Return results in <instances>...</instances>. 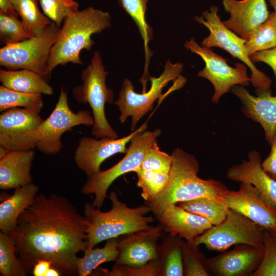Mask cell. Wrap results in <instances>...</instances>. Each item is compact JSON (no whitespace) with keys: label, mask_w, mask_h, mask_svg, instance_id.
Masks as SVG:
<instances>
[{"label":"cell","mask_w":276,"mask_h":276,"mask_svg":"<svg viewBox=\"0 0 276 276\" xmlns=\"http://www.w3.org/2000/svg\"><path fill=\"white\" fill-rule=\"evenodd\" d=\"M110 19L108 12L92 7L65 17L51 51L45 78L50 77L58 65L68 63L82 64L81 51L91 50L95 43L91 36L109 28Z\"/></svg>","instance_id":"3"},{"label":"cell","mask_w":276,"mask_h":276,"mask_svg":"<svg viewBox=\"0 0 276 276\" xmlns=\"http://www.w3.org/2000/svg\"><path fill=\"white\" fill-rule=\"evenodd\" d=\"M171 163V155L162 151L156 142L147 152L139 168L169 173Z\"/></svg>","instance_id":"38"},{"label":"cell","mask_w":276,"mask_h":276,"mask_svg":"<svg viewBox=\"0 0 276 276\" xmlns=\"http://www.w3.org/2000/svg\"><path fill=\"white\" fill-rule=\"evenodd\" d=\"M118 238L106 240L102 248H93L85 251L77 262V274L80 276L92 275L93 271L103 263L117 260Z\"/></svg>","instance_id":"27"},{"label":"cell","mask_w":276,"mask_h":276,"mask_svg":"<svg viewBox=\"0 0 276 276\" xmlns=\"http://www.w3.org/2000/svg\"><path fill=\"white\" fill-rule=\"evenodd\" d=\"M15 107H22L40 112L43 108L42 94L14 91L0 86V111Z\"/></svg>","instance_id":"31"},{"label":"cell","mask_w":276,"mask_h":276,"mask_svg":"<svg viewBox=\"0 0 276 276\" xmlns=\"http://www.w3.org/2000/svg\"><path fill=\"white\" fill-rule=\"evenodd\" d=\"M108 197L112 207L107 212H102L89 203L84 206L83 215L88 222L87 246L85 251L91 250L103 241L149 229L155 220L156 218L152 216H146L151 211L146 204L129 208L119 199L114 191Z\"/></svg>","instance_id":"4"},{"label":"cell","mask_w":276,"mask_h":276,"mask_svg":"<svg viewBox=\"0 0 276 276\" xmlns=\"http://www.w3.org/2000/svg\"><path fill=\"white\" fill-rule=\"evenodd\" d=\"M270 6L273 9L274 12L276 13V0H267Z\"/></svg>","instance_id":"44"},{"label":"cell","mask_w":276,"mask_h":276,"mask_svg":"<svg viewBox=\"0 0 276 276\" xmlns=\"http://www.w3.org/2000/svg\"><path fill=\"white\" fill-rule=\"evenodd\" d=\"M11 2L26 31L32 37L40 34L52 22L39 10V0H11Z\"/></svg>","instance_id":"28"},{"label":"cell","mask_w":276,"mask_h":276,"mask_svg":"<svg viewBox=\"0 0 276 276\" xmlns=\"http://www.w3.org/2000/svg\"><path fill=\"white\" fill-rule=\"evenodd\" d=\"M271 150L269 155L262 162L263 169L271 178L276 180V135L270 143Z\"/></svg>","instance_id":"40"},{"label":"cell","mask_w":276,"mask_h":276,"mask_svg":"<svg viewBox=\"0 0 276 276\" xmlns=\"http://www.w3.org/2000/svg\"><path fill=\"white\" fill-rule=\"evenodd\" d=\"M224 201L228 207L264 229L276 228V208L270 205L251 184L240 182L237 191L227 190Z\"/></svg>","instance_id":"16"},{"label":"cell","mask_w":276,"mask_h":276,"mask_svg":"<svg viewBox=\"0 0 276 276\" xmlns=\"http://www.w3.org/2000/svg\"><path fill=\"white\" fill-rule=\"evenodd\" d=\"M34 149L10 151L0 157V189L8 190L32 182L31 169Z\"/></svg>","instance_id":"22"},{"label":"cell","mask_w":276,"mask_h":276,"mask_svg":"<svg viewBox=\"0 0 276 276\" xmlns=\"http://www.w3.org/2000/svg\"><path fill=\"white\" fill-rule=\"evenodd\" d=\"M271 231V230H270ZM273 234L276 236V228L273 231H271Z\"/></svg>","instance_id":"45"},{"label":"cell","mask_w":276,"mask_h":276,"mask_svg":"<svg viewBox=\"0 0 276 276\" xmlns=\"http://www.w3.org/2000/svg\"><path fill=\"white\" fill-rule=\"evenodd\" d=\"M171 155V166L165 188L154 200L145 203L154 216L168 204L200 197L224 201L227 188L219 181L199 177V163L194 155L179 148Z\"/></svg>","instance_id":"2"},{"label":"cell","mask_w":276,"mask_h":276,"mask_svg":"<svg viewBox=\"0 0 276 276\" xmlns=\"http://www.w3.org/2000/svg\"><path fill=\"white\" fill-rule=\"evenodd\" d=\"M263 242V258L251 276H276V236L270 230L264 229Z\"/></svg>","instance_id":"36"},{"label":"cell","mask_w":276,"mask_h":276,"mask_svg":"<svg viewBox=\"0 0 276 276\" xmlns=\"http://www.w3.org/2000/svg\"><path fill=\"white\" fill-rule=\"evenodd\" d=\"M184 45L187 50L199 55L205 63L204 67L198 72V77L208 79L213 85L212 102L217 103L222 96L229 92L234 86H248L251 82L244 63H236L235 67H232L227 64L226 59L211 49L200 46L193 38L187 41Z\"/></svg>","instance_id":"12"},{"label":"cell","mask_w":276,"mask_h":276,"mask_svg":"<svg viewBox=\"0 0 276 276\" xmlns=\"http://www.w3.org/2000/svg\"><path fill=\"white\" fill-rule=\"evenodd\" d=\"M161 133L160 129L137 132L131 140L125 155L120 162L107 170L87 176L81 192L84 195H94L91 203L94 207L102 208L108 197V189L116 179L127 173L134 172L140 167L147 152Z\"/></svg>","instance_id":"6"},{"label":"cell","mask_w":276,"mask_h":276,"mask_svg":"<svg viewBox=\"0 0 276 276\" xmlns=\"http://www.w3.org/2000/svg\"><path fill=\"white\" fill-rule=\"evenodd\" d=\"M164 231L159 224L151 228L124 235L118 238L116 264L133 268L143 267L157 259L158 240Z\"/></svg>","instance_id":"15"},{"label":"cell","mask_w":276,"mask_h":276,"mask_svg":"<svg viewBox=\"0 0 276 276\" xmlns=\"http://www.w3.org/2000/svg\"><path fill=\"white\" fill-rule=\"evenodd\" d=\"M18 15L0 11V41L5 45L15 44L32 37Z\"/></svg>","instance_id":"35"},{"label":"cell","mask_w":276,"mask_h":276,"mask_svg":"<svg viewBox=\"0 0 276 276\" xmlns=\"http://www.w3.org/2000/svg\"><path fill=\"white\" fill-rule=\"evenodd\" d=\"M146 128L147 123H145L137 130L122 138L82 137L74 153L76 165L87 176L99 172L104 160L117 153H126L128 143L137 132L145 131Z\"/></svg>","instance_id":"14"},{"label":"cell","mask_w":276,"mask_h":276,"mask_svg":"<svg viewBox=\"0 0 276 276\" xmlns=\"http://www.w3.org/2000/svg\"><path fill=\"white\" fill-rule=\"evenodd\" d=\"M60 27L52 22L40 34L0 49V65L9 70L27 69L44 78L51 51Z\"/></svg>","instance_id":"8"},{"label":"cell","mask_w":276,"mask_h":276,"mask_svg":"<svg viewBox=\"0 0 276 276\" xmlns=\"http://www.w3.org/2000/svg\"><path fill=\"white\" fill-rule=\"evenodd\" d=\"M61 275L60 272L55 268L51 267L47 271L45 276Z\"/></svg>","instance_id":"43"},{"label":"cell","mask_w":276,"mask_h":276,"mask_svg":"<svg viewBox=\"0 0 276 276\" xmlns=\"http://www.w3.org/2000/svg\"><path fill=\"white\" fill-rule=\"evenodd\" d=\"M264 232L263 228L229 209L221 223L212 225L192 240L196 245L204 244L208 250L223 251L239 244L263 246Z\"/></svg>","instance_id":"10"},{"label":"cell","mask_w":276,"mask_h":276,"mask_svg":"<svg viewBox=\"0 0 276 276\" xmlns=\"http://www.w3.org/2000/svg\"><path fill=\"white\" fill-rule=\"evenodd\" d=\"M165 233L192 240L213 225L205 218L191 213L177 204L164 206L155 216Z\"/></svg>","instance_id":"20"},{"label":"cell","mask_w":276,"mask_h":276,"mask_svg":"<svg viewBox=\"0 0 276 276\" xmlns=\"http://www.w3.org/2000/svg\"><path fill=\"white\" fill-rule=\"evenodd\" d=\"M261 163L259 152L252 150L247 155V160L243 159L228 169L226 176L232 181L251 184L270 205L276 208V180L265 172Z\"/></svg>","instance_id":"21"},{"label":"cell","mask_w":276,"mask_h":276,"mask_svg":"<svg viewBox=\"0 0 276 276\" xmlns=\"http://www.w3.org/2000/svg\"><path fill=\"white\" fill-rule=\"evenodd\" d=\"M94 119L89 110L73 112L69 107L67 91L61 87L58 101L49 117L38 127L35 136L36 148L47 155L58 153L63 144L62 135L73 127L93 126Z\"/></svg>","instance_id":"11"},{"label":"cell","mask_w":276,"mask_h":276,"mask_svg":"<svg viewBox=\"0 0 276 276\" xmlns=\"http://www.w3.org/2000/svg\"><path fill=\"white\" fill-rule=\"evenodd\" d=\"M194 19L210 31L209 35L201 42V46L209 49L212 47L222 49L246 65L251 71V83L256 88L257 95L271 92V80L257 68L246 53L245 48L246 40L224 25L218 15L216 6H211L209 10L202 13L201 16H195Z\"/></svg>","instance_id":"7"},{"label":"cell","mask_w":276,"mask_h":276,"mask_svg":"<svg viewBox=\"0 0 276 276\" xmlns=\"http://www.w3.org/2000/svg\"><path fill=\"white\" fill-rule=\"evenodd\" d=\"M108 74L103 64L100 53L96 51L89 64L81 73L82 83L75 86L72 90L76 101L88 104L91 108L94 119L91 134L98 139L104 137L119 138L105 115V104L114 103L113 90L106 84Z\"/></svg>","instance_id":"5"},{"label":"cell","mask_w":276,"mask_h":276,"mask_svg":"<svg viewBox=\"0 0 276 276\" xmlns=\"http://www.w3.org/2000/svg\"><path fill=\"white\" fill-rule=\"evenodd\" d=\"M27 272L17 257L14 240L9 234L1 232V274L3 276H25Z\"/></svg>","instance_id":"33"},{"label":"cell","mask_w":276,"mask_h":276,"mask_svg":"<svg viewBox=\"0 0 276 276\" xmlns=\"http://www.w3.org/2000/svg\"><path fill=\"white\" fill-rule=\"evenodd\" d=\"M0 81L4 87L16 91L51 95L53 89L44 78L27 69L0 70Z\"/></svg>","instance_id":"24"},{"label":"cell","mask_w":276,"mask_h":276,"mask_svg":"<svg viewBox=\"0 0 276 276\" xmlns=\"http://www.w3.org/2000/svg\"><path fill=\"white\" fill-rule=\"evenodd\" d=\"M231 90L241 102L244 114L263 127L265 139L270 144L276 135V95L272 96L271 92H267L255 96L239 85Z\"/></svg>","instance_id":"19"},{"label":"cell","mask_w":276,"mask_h":276,"mask_svg":"<svg viewBox=\"0 0 276 276\" xmlns=\"http://www.w3.org/2000/svg\"><path fill=\"white\" fill-rule=\"evenodd\" d=\"M264 253L263 245L239 244L229 251L208 259L212 275L217 276L251 275L259 267Z\"/></svg>","instance_id":"17"},{"label":"cell","mask_w":276,"mask_h":276,"mask_svg":"<svg viewBox=\"0 0 276 276\" xmlns=\"http://www.w3.org/2000/svg\"><path fill=\"white\" fill-rule=\"evenodd\" d=\"M43 14L60 27L64 19L78 11L79 4L74 0H39Z\"/></svg>","instance_id":"37"},{"label":"cell","mask_w":276,"mask_h":276,"mask_svg":"<svg viewBox=\"0 0 276 276\" xmlns=\"http://www.w3.org/2000/svg\"><path fill=\"white\" fill-rule=\"evenodd\" d=\"M222 4L224 10L230 14L223 24L246 40L270 14L265 0H222Z\"/></svg>","instance_id":"18"},{"label":"cell","mask_w":276,"mask_h":276,"mask_svg":"<svg viewBox=\"0 0 276 276\" xmlns=\"http://www.w3.org/2000/svg\"><path fill=\"white\" fill-rule=\"evenodd\" d=\"M176 204L187 211L205 218L213 225L221 223L229 210L224 201L206 197Z\"/></svg>","instance_id":"29"},{"label":"cell","mask_w":276,"mask_h":276,"mask_svg":"<svg viewBox=\"0 0 276 276\" xmlns=\"http://www.w3.org/2000/svg\"><path fill=\"white\" fill-rule=\"evenodd\" d=\"M159 244L157 276H184L182 238L166 233Z\"/></svg>","instance_id":"25"},{"label":"cell","mask_w":276,"mask_h":276,"mask_svg":"<svg viewBox=\"0 0 276 276\" xmlns=\"http://www.w3.org/2000/svg\"><path fill=\"white\" fill-rule=\"evenodd\" d=\"M182 63H172L167 60L164 70L158 77H150L151 87L147 91L137 93L131 81L126 78L123 83L118 99L114 102L121 112L120 122L131 117V130L134 131L137 123L153 108L154 103L162 96L164 88L171 80H176L183 70Z\"/></svg>","instance_id":"9"},{"label":"cell","mask_w":276,"mask_h":276,"mask_svg":"<svg viewBox=\"0 0 276 276\" xmlns=\"http://www.w3.org/2000/svg\"><path fill=\"white\" fill-rule=\"evenodd\" d=\"M192 240H182V255L185 276L212 275L208 259Z\"/></svg>","instance_id":"32"},{"label":"cell","mask_w":276,"mask_h":276,"mask_svg":"<svg viewBox=\"0 0 276 276\" xmlns=\"http://www.w3.org/2000/svg\"><path fill=\"white\" fill-rule=\"evenodd\" d=\"M35 111L19 107L0 115V146L9 151L34 149L36 132L43 120Z\"/></svg>","instance_id":"13"},{"label":"cell","mask_w":276,"mask_h":276,"mask_svg":"<svg viewBox=\"0 0 276 276\" xmlns=\"http://www.w3.org/2000/svg\"><path fill=\"white\" fill-rule=\"evenodd\" d=\"M11 0H0V11L18 15L13 9Z\"/></svg>","instance_id":"42"},{"label":"cell","mask_w":276,"mask_h":276,"mask_svg":"<svg viewBox=\"0 0 276 276\" xmlns=\"http://www.w3.org/2000/svg\"><path fill=\"white\" fill-rule=\"evenodd\" d=\"M39 188L31 182L14 189L12 195L7 197L0 204V229L10 234L17 226L21 214L33 202Z\"/></svg>","instance_id":"23"},{"label":"cell","mask_w":276,"mask_h":276,"mask_svg":"<svg viewBox=\"0 0 276 276\" xmlns=\"http://www.w3.org/2000/svg\"><path fill=\"white\" fill-rule=\"evenodd\" d=\"M249 58L254 63L262 62L272 68L275 76L276 87V47L271 49L256 52L249 56Z\"/></svg>","instance_id":"39"},{"label":"cell","mask_w":276,"mask_h":276,"mask_svg":"<svg viewBox=\"0 0 276 276\" xmlns=\"http://www.w3.org/2000/svg\"><path fill=\"white\" fill-rule=\"evenodd\" d=\"M52 266V263L45 260H40L34 265L32 273L34 276H45L48 270Z\"/></svg>","instance_id":"41"},{"label":"cell","mask_w":276,"mask_h":276,"mask_svg":"<svg viewBox=\"0 0 276 276\" xmlns=\"http://www.w3.org/2000/svg\"><path fill=\"white\" fill-rule=\"evenodd\" d=\"M276 47V13L269 14L267 19L258 26L245 43L249 57L256 52Z\"/></svg>","instance_id":"30"},{"label":"cell","mask_w":276,"mask_h":276,"mask_svg":"<svg viewBox=\"0 0 276 276\" xmlns=\"http://www.w3.org/2000/svg\"><path fill=\"white\" fill-rule=\"evenodd\" d=\"M137 175V186L142 190L141 196L145 202L154 200L165 188L169 173L146 170L139 168L134 171Z\"/></svg>","instance_id":"34"},{"label":"cell","mask_w":276,"mask_h":276,"mask_svg":"<svg viewBox=\"0 0 276 276\" xmlns=\"http://www.w3.org/2000/svg\"><path fill=\"white\" fill-rule=\"evenodd\" d=\"M120 6L131 17L136 24L144 42L145 56L144 72L142 82L146 83L148 76V65L153 52L149 49L148 43L153 39L152 27L146 19L148 0H118Z\"/></svg>","instance_id":"26"},{"label":"cell","mask_w":276,"mask_h":276,"mask_svg":"<svg viewBox=\"0 0 276 276\" xmlns=\"http://www.w3.org/2000/svg\"><path fill=\"white\" fill-rule=\"evenodd\" d=\"M88 222L63 195L37 194L8 234L27 271L40 260L52 263L62 275L77 274L78 254L87 248Z\"/></svg>","instance_id":"1"}]
</instances>
